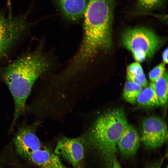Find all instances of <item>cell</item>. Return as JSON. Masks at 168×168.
Returning a JSON list of instances; mask_svg holds the SVG:
<instances>
[{"instance_id":"ac0fdd59","label":"cell","mask_w":168,"mask_h":168,"mask_svg":"<svg viewBox=\"0 0 168 168\" xmlns=\"http://www.w3.org/2000/svg\"><path fill=\"white\" fill-rule=\"evenodd\" d=\"M143 72L142 67L138 62L133 63L127 68V73L132 75L139 74Z\"/></svg>"},{"instance_id":"277c9868","label":"cell","mask_w":168,"mask_h":168,"mask_svg":"<svg viewBox=\"0 0 168 168\" xmlns=\"http://www.w3.org/2000/svg\"><path fill=\"white\" fill-rule=\"evenodd\" d=\"M114 0H89L84 15V29L96 36H111Z\"/></svg>"},{"instance_id":"44dd1931","label":"cell","mask_w":168,"mask_h":168,"mask_svg":"<svg viewBox=\"0 0 168 168\" xmlns=\"http://www.w3.org/2000/svg\"><path fill=\"white\" fill-rule=\"evenodd\" d=\"M153 168H160V167L159 166H157V167H153Z\"/></svg>"},{"instance_id":"9a60e30c","label":"cell","mask_w":168,"mask_h":168,"mask_svg":"<svg viewBox=\"0 0 168 168\" xmlns=\"http://www.w3.org/2000/svg\"><path fill=\"white\" fill-rule=\"evenodd\" d=\"M165 0H138V10L148 11L154 10L161 6Z\"/></svg>"},{"instance_id":"8fae6325","label":"cell","mask_w":168,"mask_h":168,"mask_svg":"<svg viewBox=\"0 0 168 168\" xmlns=\"http://www.w3.org/2000/svg\"><path fill=\"white\" fill-rule=\"evenodd\" d=\"M140 146L138 134L134 126L128 124L117 144L121 153L126 156L135 154Z\"/></svg>"},{"instance_id":"8992f818","label":"cell","mask_w":168,"mask_h":168,"mask_svg":"<svg viewBox=\"0 0 168 168\" xmlns=\"http://www.w3.org/2000/svg\"><path fill=\"white\" fill-rule=\"evenodd\" d=\"M168 131L166 122L155 116L145 119L142 123L141 140L148 148L154 149L162 146L167 140Z\"/></svg>"},{"instance_id":"7a4b0ae2","label":"cell","mask_w":168,"mask_h":168,"mask_svg":"<svg viewBox=\"0 0 168 168\" xmlns=\"http://www.w3.org/2000/svg\"><path fill=\"white\" fill-rule=\"evenodd\" d=\"M128 124L123 110L109 111L94 122L88 136V142L103 156L110 157L116 152L118 142Z\"/></svg>"},{"instance_id":"ffe728a7","label":"cell","mask_w":168,"mask_h":168,"mask_svg":"<svg viewBox=\"0 0 168 168\" xmlns=\"http://www.w3.org/2000/svg\"><path fill=\"white\" fill-rule=\"evenodd\" d=\"M113 168H122L116 159H114L113 160Z\"/></svg>"},{"instance_id":"4fadbf2b","label":"cell","mask_w":168,"mask_h":168,"mask_svg":"<svg viewBox=\"0 0 168 168\" xmlns=\"http://www.w3.org/2000/svg\"><path fill=\"white\" fill-rule=\"evenodd\" d=\"M153 88L160 105H165L168 100V73L166 70L163 75L154 82Z\"/></svg>"},{"instance_id":"6da1fadb","label":"cell","mask_w":168,"mask_h":168,"mask_svg":"<svg viewBox=\"0 0 168 168\" xmlns=\"http://www.w3.org/2000/svg\"><path fill=\"white\" fill-rule=\"evenodd\" d=\"M50 66L47 57L39 51H35L25 54L0 69L1 78L14 100V122L24 112L26 101L34 84Z\"/></svg>"},{"instance_id":"5bb4252c","label":"cell","mask_w":168,"mask_h":168,"mask_svg":"<svg viewBox=\"0 0 168 168\" xmlns=\"http://www.w3.org/2000/svg\"><path fill=\"white\" fill-rule=\"evenodd\" d=\"M142 88L132 82H126L124 86L123 96L124 99L128 102L134 104Z\"/></svg>"},{"instance_id":"30bf717a","label":"cell","mask_w":168,"mask_h":168,"mask_svg":"<svg viewBox=\"0 0 168 168\" xmlns=\"http://www.w3.org/2000/svg\"><path fill=\"white\" fill-rule=\"evenodd\" d=\"M63 17L71 21H77L84 16L87 0H54Z\"/></svg>"},{"instance_id":"5b68a950","label":"cell","mask_w":168,"mask_h":168,"mask_svg":"<svg viewBox=\"0 0 168 168\" xmlns=\"http://www.w3.org/2000/svg\"><path fill=\"white\" fill-rule=\"evenodd\" d=\"M26 16L7 17L0 11V58L6 56L29 27Z\"/></svg>"},{"instance_id":"ba28073f","label":"cell","mask_w":168,"mask_h":168,"mask_svg":"<svg viewBox=\"0 0 168 168\" xmlns=\"http://www.w3.org/2000/svg\"><path fill=\"white\" fill-rule=\"evenodd\" d=\"M36 123L20 127L14 138L13 143L17 153L20 156L42 147L40 140L36 135Z\"/></svg>"},{"instance_id":"3957f363","label":"cell","mask_w":168,"mask_h":168,"mask_svg":"<svg viewBox=\"0 0 168 168\" xmlns=\"http://www.w3.org/2000/svg\"><path fill=\"white\" fill-rule=\"evenodd\" d=\"M121 41L138 62L152 57L165 41L152 30L141 27L126 30L122 35Z\"/></svg>"},{"instance_id":"9c48e42d","label":"cell","mask_w":168,"mask_h":168,"mask_svg":"<svg viewBox=\"0 0 168 168\" xmlns=\"http://www.w3.org/2000/svg\"><path fill=\"white\" fill-rule=\"evenodd\" d=\"M20 156L39 168H66L58 156L47 148L42 147Z\"/></svg>"},{"instance_id":"7402d4cb","label":"cell","mask_w":168,"mask_h":168,"mask_svg":"<svg viewBox=\"0 0 168 168\" xmlns=\"http://www.w3.org/2000/svg\"><path fill=\"white\" fill-rule=\"evenodd\" d=\"M0 168H4L2 166L0 165Z\"/></svg>"},{"instance_id":"2e32d148","label":"cell","mask_w":168,"mask_h":168,"mask_svg":"<svg viewBox=\"0 0 168 168\" xmlns=\"http://www.w3.org/2000/svg\"><path fill=\"white\" fill-rule=\"evenodd\" d=\"M126 77L128 81L137 84L142 88L146 87L147 85V81L144 72L135 75L127 73Z\"/></svg>"},{"instance_id":"e0dca14e","label":"cell","mask_w":168,"mask_h":168,"mask_svg":"<svg viewBox=\"0 0 168 168\" xmlns=\"http://www.w3.org/2000/svg\"><path fill=\"white\" fill-rule=\"evenodd\" d=\"M166 70L164 63L158 65L149 72V77L152 82H154L163 75Z\"/></svg>"},{"instance_id":"52a82bcc","label":"cell","mask_w":168,"mask_h":168,"mask_svg":"<svg viewBox=\"0 0 168 168\" xmlns=\"http://www.w3.org/2000/svg\"><path fill=\"white\" fill-rule=\"evenodd\" d=\"M54 153L70 163L73 168H84V148L80 139L61 138L57 142Z\"/></svg>"},{"instance_id":"603a6c76","label":"cell","mask_w":168,"mask_h":168,"mask_svg":"<svg viewBox=\"0 0 168 168\" xmlns=\"http://www.w3.org/2000/svg\"><path fill=\"white\" fill-rule=\"evenodd\" d=\"M166 168H167V167Z\"/></svg>"},{"instance_id":"7c38bea8","label":"cell","mask_w":168,"mask_h":168,"mask_svg":"<svg viewBox=\"0 0 168 168\" xmlns=\"http://www.w3.org/2000/svg\"><path fill=\"white\" fill-rule=\"evenodd\" d=\"M136 101L139 105L144 107L152 108L160 105L152 82L142 89Z\"/></svg>"},{"instance_id":"d6986e66","label":"cell","mask_w":168,"mask_h":168,"mask_svg":"<svg viewBox=\"0 0 168 168\" xmlns=\"http://www.w3.org/2000/svg\"><path fill=\"white\" fill-rule=\"evenodd\" d=\"M168 48H166L163 51L162 54V59L164 63L167 64L168 63Z\"/></svg>"}]
</instances>
